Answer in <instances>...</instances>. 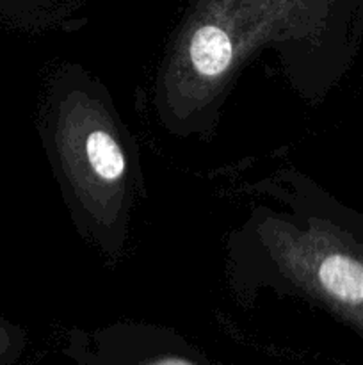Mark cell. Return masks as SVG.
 <instances>
[{
	"label": "cell",
	"instance_id": "cell-1",
	"mask_svg": "<svg viewBox=\"0 0 363 365\" xmlns=\"http://www.w3.org/2000/svg\"><path fill=\"white\" fill-rule=\"evenodd\" d=\"M82 159L89 178L103 185L120 184L128 170L123 146L107 128L95 127L82 139Z\"/></svg>",
	"mask_w": 363,
	"mask_h": 365
},
{
	"label": "cell",
	"instance_id": "cell-2",
	"mask_svg": "<svg viewBox=\"0 0 363 365\" xmlns=\"http://www.w3.org/2000/svg\"><path fill=\"white\" fill-rule=\"evenodd\" d=\"M322 287L349 305L363 303V264L354 257L333 253L319 269Z\"/></svg>",
	"mask_w": 363,
	"mask_h": 365
}]
</instances>
